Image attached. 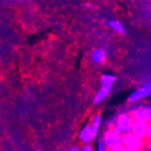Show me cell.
<instances>
[{
	"label": "cell",
	"mask_w": 151,
	"mask_h": 151,
	"mask_svg": "<svg viewBox=\"0 0 151 151\" xmlns=\"http://www.w3.org/2000/svg\"><path fill=\"white\" fill-rule=\"evenodd\" d=\"M133 122L134 121L132 119V116L130 112H129L128 109L122 110L119 114L116 115L115 124L112 128V130H114L122 136L130 133Z\"/></svg>",
	"instance_id": "1"
},
{
	"label": "cell",
	"mask_w": 151,
	"mask_h": 151,
	"mask_svg": "<svg viewBox=\"0 0 151 151\" xmlns=\"http://www.w3.org/2000/svg\"><path fill=\"white\" fill-rule=\"evenodd\" d=\"M145 144V140L139 139L130 133L123 135V146L128 149V151H134L140 150L143 148Z\"/></svg>",
	"instance_id": "2"
},
{
	"label": "cell",
	"mask_w": 151,
	"mask_h": 151,
	"mask_svg": "<svg viewBox=\"0 0 151 151\" xmlns=\"http://www.w3.org/2000/svg\"><path fill=\"white\" fill-rule=\"evenodd\" d=\"M102 139L109 148L118 145H123V136L118 134L112 129L104 131Z\"/></svg>",
	"instance_id": "3"
},
{
	"label": "cell",
	"mask_w": 151,
	"mask_h": 151,
	"mask_svg": "<svg viewBox=\"0 0 151 151\" xmlns=\"http://www.w3.org/2000/svg\"><path fill=\"white\" fill-rule=\"evenodd\" d=\"M78 136H79V139L83 144H92L93 141L96 139L94 135H93L92 126L90 123L86 124V126H84L80 129Z\"/></svg>",
	"instance_id": "4"
},
{
	"label": "cell",
	"mask_w": 151,
	"mask_h": 151,
	"mask_svg": "<svg viewBox=\"0 0 151 151\" xmlns=\"http://www.w3.org/2000/svg\"><path fill=\"white\" fill-rule=\"evenodd\" d=\"M146 131H147V122H134L132 124L131 133L136 137L145 140L146 139Z\"/></svg>",
	"instance_id": "5"
},
{
	"label": "cell",
	"mask_w": 151,
	"mask_h": 151,
	"mask_svg": "<svg viewBox=\"0 0 151 151\" xmlns=\"http://www.w3.org/2000/svg\"><path fill=\"white\" fill-rule=\"evenodd\" d=\"M117 80V78L115 75L113 74H104L101 77V86L102 88L107 90L111 93L113 84H114Z\"/></svg>",
	"instance_id": "6"
},
{
	"label": "cell",
	"mask_w": 151,
	"mask_h": 151,
	"mask_svg": "<svg viewBox=\"0 0 151 151\" xmlns=\"http://www.w3.org/2000/svg\"><path fill=\"white\" fill-rule=\"evenodd\" d=\"M91 58L94 64L102 65L104 63V61L106 60V54H105L104 50L102 49H94L92 51Z\"/></svg>",
	"instance_id": "7"
},
{
	"label": "cell",
	"mask_w": 151,
	"mask_h": 151,
	"mask_svg": "<svg viewBox=\"0 0 151 151\" xmlns=\"http://www.w3.org/2000/svg\"><path fill=\"white\" fill-rule=\"evenodd\" d=\"M130 114L132 116L134 122H147L146 113L144 111V109L142 108V104H139V106L135 109L134 111H132L130 112Z\"/></svg>",
	"instance_id": "8"
},
{
	"label": "cell",
	"mask_w": 151,
	"mask_h": 151,
	"mask_svg": "<svg viewBox=\"0 0 151 151\" xmlns=\"http://www.w3.org/2000/svg\"><path fill=\"white\" fill-rule=\"evenodd\" d=\"M103 123V118L101 116V114H96L93 115V119H92V122H91V126H92V129H93V135H94V138H97L98 135H99V132H100V129H101V125Z\"/></svg>",
	"instance_id": "9"
},
{
	"label": "cell",
	"mask_w": 151,
	"mask_h": 151,
	"mask_svg": "<svg viewBox=\"0 0 151 151\" xmlns=\"http://www.w3.org/2000/svg\"><path fill=\"white\" fill-rule=\"evenodd\" d=\"M144 99V96H143V92L141 87L140 88H137L134 91H132L129 96L128 97V101L130 104H138L140 103L141 100Z\"/></svg>",
	"instance_id": "10"
},
{
	"label": "cell",
	"mask_w": 151,
	"mask_h": 151,
	"mask_svg": "<svg viewBox=\"0 0 151 151\" xmlns=\"http://www.w3.org/2000/svg\"><path fill=\"white\" fill-rule=\"evenodd\" d=\"M109 94H110V92H108L107 90H105V89H104V88L101 87L97 91V93H96V96H94V97L93 99V104H101L103 101H104L108 97Z\"/></svg>",
	"instance_id": "11"
},
{
	"label": "cell",
	"mask_w": 151,
	"mask_h": 151,
	"mask_svg": "<svg viewBox=\"0 0 151 151\" xmlns=\"http://www.w3.org/2000/svg\"><path fill=\"white\" fill-rule=\"evenodd\" d=\"M108 22V24L114 30L115 32H117L118 33H121V34H123L125 32V28L124 26L122 24L121 22L117 21V20H109L107 21Z\"/></svg>",
	"instance_id": "12"
},
{
	"label": "cell",
	"mask_w": 151,
	"mask_h": 151,
	"mask_svg": "<svg viewBox=\"0 0 151 151\" xmlns=\"http://www.w3.org/2000/svg\"><path fill=\"white\" fill-rule=\"evenodd\" d=\"M142 92H143V96L144 98H147L151 96V81L147 82L142 87Z\"/></svg>",
	"instance_id": "13"
},
{
	"label": "cell",
	"mask_w": 151,
	"mask_h": 151,
	"mask_svg": "<svg viewBox=\"0 0 151 151\" xmlns=\"http://www.w3.org/2000/svg\"><path fill=\"white\" fill-rule=\"evenodd\" d=\"M96 151H109V147L104 142L102 137L99 138L96 141Z\"/></svg>",
	"instance_id": "14"
},
{
	"label": "cell",
	"mask_w": 151,
	"mask_h": 151,
	"mask_svg": "<svg viewBox=\"0 0 151 151\" xmlns=\"http://www.w3.org/2000/svg\"><path fill=\"white\" fill-rule=\"evenodd\" d=\"M142 108L144 109V111L146 113L147 121L151 122V104H148V103L142 104Z\"/></svg>",
	"instance_id": "15"
},
{
	"label": "cell",
	"mask_w": 151,
	"mask_h": 151,
	"mask_svg": "<svg viewBox=\"0 0 151 151\" xmlns=\"http://www.w3.org/2000/svg\"><path fill=\"white\" fill-rule=\"evenodd\" d=\"M145 139L151 142V122H147V131H146V139Z\"/></svg>",
	"instance_id": "16"
},
{
	"label": "cell",
	"mask_w": 151,
	"mask_h": 151,
	"mask_svg": "<svg viewBox=\"0 0 151 151\" xmlns=\"http://www.w3.org/2000/svg\"><path fill=\"white\" fill-rule=\"evenodd\" d=\"M109 151H128V149L123 145H118L109 148Z\"/></svg>",
	"instance_id": "17"
},
{
	"label": "cell",
	"mask_w": 151,
	"mask_h": 151,
	"mask_svg": "<svg viewBox=\"0 0 151 151\" xmlns=\"http://www.w3.org/2000/svg\"><path fill=\"white\" fill-rule=\"evenodd\" d=\"M80 151H93V147L92 144H83L80 148Z\"/></svg>",
	"instance_id": "18"
},
{
	"label": "cell",
	"mask_w": 151,
	"mask_h": 151,
	"mask_svg": "<svg viewBox=\"0 0 151 151\" xmlns=\"http://www.w3.org/2000/svg\"><path fill=\"white\" fill-rule=\"evenodd\" d=\"M69 151H80V148H78V147H73L69 149Z\"/></svg>",
	"instance_id": "19"
},
{
	"label": "cell",
	"mask_w": 151,
	"mask_h": 151,
	"mask_svg": "<svg viewBox=\"0 0 151 151\" xmlns=\"http://www.w3.org/2000/svg\"><path fill=\"white\" fill-rule=\"evenodd\" d=\"M86 6H88L89 8H92V7H93V5H91V4H86Z\"/></svg>",
	"instance_id": "20"
},
{
	"label": "cell",
	"mask_w": 151,
	"mask_h": 151,
	"mask_svg": "<svg viewBox=\"0 0 151 151\" xmlns=\"http://www.w3.org/2000/svg\"><path fill=\"white\" fill-rule=\"evenodd\" d=\"M134 151H142V149H140V150H134Z\"/></svg>",
	"instance_id": "21"
}]
</instances>
